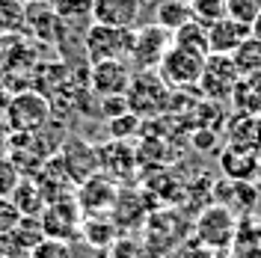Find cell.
Returning <instances> with one entry per match:
<instances>
[{"label":"cell","instance_id":"cell-4","mask_svg":"<svg viewBox=\"0 0 261 258\" xmlns=\"http://www.w3.org/2000/svg\"><path fill=\"white\" fill-rule=\"evenodd\" d=\"M172 48V33L163 30L161 24H146L134 30V45H130L128 63L137 71H158L166 50Z\"/></svg>","mask_w":261,"mask_h":258},{"label":"cell","instance_id":"cell-24","mask_svg":"<svg viewBox=\"0 0 261 258\" xmlns=\"http://www.w3.org/2000/svg\"><path fill=\"white\" fill-rule=\"evenodd\" d=\"M190 9L202 27H211L226 18V0H190Z\"/></svg>","mask_w":261,"mask_h":258},{"label":"cell","instance_id":"cell-7","mask_svg":"<svg viewBox=\"0 0 261 258\" xmlns=\"http://www.w3.org/2000/svg\"><path fill=\"white\" fill-rule=\"evenodd\" d=\"M42 228H45V238H54V241H74L81 238L83 228V211L77 205V199L65 196V199H57V202H48V208L42 211Z\"/></svg>","mask_w":261,"mask_h":258},{"label":"cell","instance_id":"cell-15","mask_svg":"<svg viewBox=\"0 0 261 258\" xmlns=\"http://www.w3.org/2000/svg\"><path fill=\"white\" fill-rule=\"evenodd\" d=\"M258 154L252 145H228L223 151V172H226L231 181H252L255 172H258Z\"/></svg>","mask_w":261,"mask_h":258},{"label":"cell","instance_id":"cell-6","mask_svg":"<svg viewBox=\"0 0 261 258\" xmlns=\"http://www.w3.org/2000/svg\"><path fill=\"white\" fill-rule=\"evenodd\" d=\"M238 217H234V211L226 208V205H211V208H205L199 214V220H196V241L202 243V246H208L214 252H220V249H228L231 241H234V231H238Z\"/></svg>","mask_w":261,"mask_h":258},{"label":"cell","instance_id":"cell-28","mask_svg":"<svg viewBox=\"0 0 261 258\" xmlns=\"http://www.w3.org/2000/svg\"><path fill=\"white\" fill-rule=\"evenodd\" d=\"M21 211H18V205L9 199V196H0V238H6L12 228L21 223Z\"/></svg>","mask_w":261,"mask_h":258},{"label":"cell","instance_id":"cell-33","mask_svg":"<svg viewBox=\"0 0 261 258\" xmlns=\"http://www.w3.org/2000/svg\"><path fill=\"white\" fill-rule=\"evenodd\" d=\"M0 60H3V36H0Z\"/></svg>","mask_w":261,"mask_h":258},{"label":"cell","instance_id":"cell-21","mask_svg":"<svg viewBox=\"0 0 261 258\" xmlns=\"http://www.w3.org/2000/svg\"><path fill=\"white\" fill-rule=\"evenodd\" d=\"M234 68L241 78H261V39L249 36L241 48L231 54Z\"/></svg>","mask_w":261,"mask_h":258},{"label":"cell","instance_id":"cell-32","mask_svg":"<svg viewBox=\"0 0 261 258\" xmlns=\"http://www.w3.org/2000/svg\"><path fill=\"white\" fill-rule=\"evenodd\" d=\"M0 258H6V246H3V238H0Z\"/></svg>","mask_w":261,"mask_h":258},{"label":"cell","instance_id":"cell-16","mask_svg":"<svg viewBox=\"0 0 261 258\" xmlns=\"http://www.w3.org/2000/svg\"><path fill=\"white\" fill-rule=\"evenodd\" d=\"M231 258H261V223L258 220H241L234 241H231Z\"/></svg>","mask_w":261,"mask_h":258},{"label":"cell","instance_id":"cell-1","mask_svg":"<svg viewBox=\"0 0 261 258\" xmlns=\"http://www.w3.org/2000/svg\"><path fill=\"white\" fill-rule=\"evenodd\" d=\"M3 119L9 122L12 134H36L50 122V98L39 89H21L12 95Z\"/></svg>","mask_w":261,"mask_h":258},{"label":"cell","instance_id":"cell-11","mask_svg":"<svg viewBox=\"0 0 261 258\" xmlns=\"http://www.w3.org/2000/svg\"><path fill=\"white\" fill-rule=\"evenodd\" d=\"M143 18V0H92V21L119 27V30H137Z\"/></svg>","mask_w":261,"mask_h":258},{"label":"cell","instance_id":"cell-35","mask_svg":"<svg viewBox=\"0 0 261 258\" xmlns=\"http://www.w3.org/2000/svg\"><path fill=\"white\" fill-rule=\"evenodd\" d=\"M6 258H9V255H6Z\"/></svg>","mask_w":261,"mask_h":258},{"label":"cell","instance_id":"cell-12","mask_svg":"<svg viewBox=\"0 0 261 258\" xmlns=\"http://www.w3.org/2000/svg\"><path fill=\"white\" fill-rule=\"evenodd\" d=\"M202 86L211 98H226L228 92L238 89L241 83V74L234 68V60L231 57H223V54H208L205 60V71H202Z\"/></svg>","mask_w":261,"mask_h":258},{"label":"cell","instance_id":"cell-22","mask_svg":"<svg viewBox=\"0 0 261 258\" xmlns=\"http://www.w3.org/2000/svg\"><path fill=\"white\" fill-rule=\"evenodd\" d=\"M172 45H181V48L187 50H196V54H211V48H208V27H202L199 21H187L181 30L172 33Z\"/></svg>","mask_w":261,"mask_h":258},{"label":"cell","instance_id":"cell-2","mask_svg":"<svg viewBox=\"0 0 261 258\" xmlns=\"http://www.w3.org/2000/svg\"><path fill=\"white\" fill-rule=\"evenodd\" d=\"M130 45H134V30H119L107 24H89L83 33V50L89 65L104 63V60H128Z\"/></svg>","mask_w":261,"mask_h":258},{"label":"cell","instance_id":"cell-5","mask_svg":"<svg viewBox=\"0 0 261 258\" xmlns=\"http://www.w3.org/2000/svg\"><path fill=\"white\" fill-rule=\"evenodd\" d=\"M125 98L134 116H158L169 104V86L161 81L158 71H137Z\"/></svg>","mask_w":261,"mask_h":258},{"label":"cell","instance_id":"cell-17","mask_svg":"<svg viewBox=\"0 0 261 258\" xmlns=\"http://www.w3.org/2000/svg\"><path fill=\"white\" fill-rule=\"evenodd\" d=\"M9 199L18 205V211L24 217H42V211L48 208V199L42 193V187L36 184V178H21Z\"/></svg>","mask_w":261,"mask_h":258},{"label":"cell","instance_id":"cell-34","mask_svg":"<svg viewBox=\"0 0 261 258\" xmlns=\"http://www.w3.org/2000/svg\"><path fill=\"white\" fill-rule=\"evenodd\" d=\"M187 3H190V0H187Z\"/></svg>","mask_w":261,"mask_h":258},{"label":"cell","instance_id":"cell-26","mask_svg":"<svg viewBox=\"0 0 261 258\" xmlns=\"http://www.w3.org/2000/svg\"><path fill=\"white\" fill-rule=\"evenodd\" d=\"M18 181H21V172H18L12 154L6 148H0V196H12Z\"/></svg>","mask_w":261,"mask_h":258},{"label":"cell","instance_id":"cell-3","mask_svg":"<svg viewBox=\"0 0 261 258\" xmlns=\"http://www.w3.org/2000/svg\"><path fill=\"white\" fill-rule=\"evenodd\" d=\"M205 54H196V50H187L181 45H172L166 50L163 63L158 65V74L161 81L169 86V89H190L202 81V71H205Z\"/></svg>","mask_w":261,"mask_h":258},{"label":"cell","instance_id":"cell-25","mask_svg":"<svg viewBox=\"0 0 261 258\" xmlns=\"http://www.w3.org/2000/svg\"><path fill=\"white\" fill-rule=\"evenodd\" d=\"M258 12H261V0H226V15L231 21L246 24V27H252Z\"/></svg>","mask_w":261,"mask_h":258},{"label":"cell","instance_id":"cell-30","mask_svg":"<svg viewBox=\"0 0 261 258\" xmlns=\"http://www.w3.org/2000/svg\"><path fill=\"white\" fill-rule=\"evenodd\" d=\"M249 30H252V36H255V39H261V12H258V18L252 21V27H249Z\"/></svg>","mask_w":261,"mask_h":258},{"label":"cell","instance_id":"cell-20","mask_svg":"<svg viewBox=\"0 0 261 258\" xmlns=\"http://www.w3.org/2000/svg\"><path fill=\"white\" fill-rule=\"evenodd\" d=\"M27 30V3L24 0H0V36L12 39Z\"/></svg>","mask_w":261,"mask_h":258},{"label":"cell","instance_id":"cell-14","mask_svg":"<svg viewBox=\"0 0 261 258\" xmlns=\"http://www.w3.org/2000/svg\"><path fill=\"white\" fill-rule=\"evenodd\" d=\"M252 36V30L241 24V21H231V18H223V21H217L208 27V48L211 54H223V57H231L234 50L244 45L246 39Z\"/></svg>","mask_w":261,"mask_h":258},{"label":"cell","instance_id":"cell-13","mask_svg":"<svg viewBox=\"0 0 261 258\" xmlns=\"http://www.w3.org/2000/svg\"><path fill=\"white\" fill-rule=\"evenodd\" d=\"M42 241H45L42 220L39 217H21V223L3 238V246H6V255L9 258H30V252Z\"/></svg>","mask_w":261,"mask_h":258},{"label":"cell","instance_id":"cell-9","mask_svg":"<svg viewBox=\"0 0 261 258\" xmlns=\"http://www.w3.org/2000/svg\"><path fill=\"white\" fill-rule=\"evenodd\" d=\"M77 193V205H81L83 217H98V214H107V211L113 208L116 196H119V187H116L113 178H107L104 172H95L92 178H86L83 184L74 187Z\"/></svg>","mask_w":261,"mask_h":258},{"label":"cell","instance_id":"cell-23","mask_svg":"<svg viewBox=\"0 0 261 258\" xmlns=\"http://www.w3.org/2000/svg\"><path fill=\"white\" fill-rule=\"evenodd\" d=\"M50 9L63 24H92V0H50Z\"/></svg>","mask_w":261,"mask_h":258},{"label":"cell","instance_id":"cell-10","mask_svg":"<svg viewBox=\"0 0 261 258\" xmlns=\"http://www.w3.org/2000/svg\"><path fill=\"white\" fill-rule=\"evenodd\" d=\"M57 158H60V163L65 166V172L71 175L74 184H83L86 178H92L98 172V148L83 143L81 137H68L60 145Z\"/></svg>","mask_w":261,"mask_h":258},{"label":"cell","instance_id":"cell-8","mask_svg":"<svg viewBox=\"0 0 261 258\" xmlns=\"http://www.w3.org/2000/svg\"><path fill=\"white\" fill-rule=\"evenodd\" d=\"M130 81H134V68L128 60H104L89 65V86L98 98L128 95Z\"/></svg>","mask_w":261,"mask_h":258},{"label":"cell","instance_id":"cell-18","mask_svg":"<svg viewBox=\"0 0 261 258\" xmlns=\"http://www.w3.org/2000/svg\"><path fill=\"white\" fill-rule=\"evenodd\" d=\"M187 21H193V9L187 0H158L154 6V24H161L163 30L175 33Z\"/></svg>","mask_w":261,"mask_h":258},{"label":"cell","instance_id":"cell-19","mask_svg":"<svg viewBox=\"0 0 261 258\" xmlns=\"http://www.w3.org/2000/svg\"><path fill=\"white\" fill-rule=\"evenodd\" d=\"M81 238L86 243H98V249H110L116 243V238H119V226H116L113 220H107L104 214H98L95 220L86 217L83 228H81Z\"/></svg>","mask_w":261,"mask_h":258},{"label":"cell","instance_id":"cell-31","mask_svg":"<svg viewBox=\"0 0 261 258\" xmlns=\"http://www.w3.org/2000/svg\"><path fill=\"white\" fill-rule=\"evenodd\" d=\"M255 181H258V187H261V154H258V172H255Z\"/></svg>","mask_w":261,"mask_h":258},{"label":"cell","instance_id":"cell-27","mask_svg":"<svg viewBox=\"0 0 261 258\" xmlns=\"http://www.w3.org/2000/svg\"><path fill=\"white\" fill-rule=\"evenodd\" d=\"M30 258H77L71 243L68 241H54V238H45L36 249L30 252Z\"/></svg>","mask_w":261,"mask_h":258},{"label":"cell","instance_id":"cell-29","mask_svg":"<svg viewBox=\"0 0 261 258\" xmlns=\"http://www.w3.org/2000/svg\"><path fill=\"white\" fill-rule=\"evenodd\" d=\"M9 140H12V128H9V122L0 116V148H9Z\"/></svg>","mask_w":261,"mask_h":258}]
</instances>
